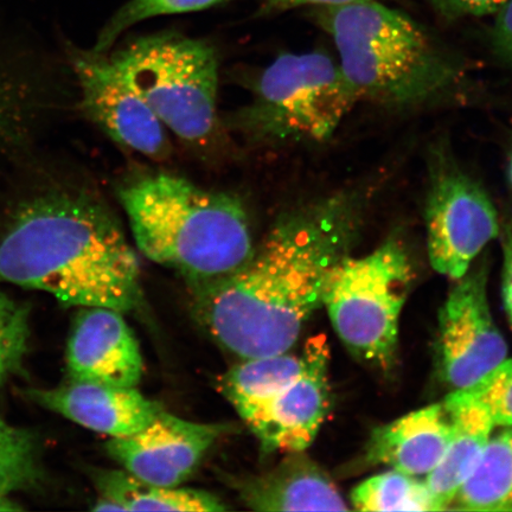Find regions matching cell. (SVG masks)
<instances>
[{
    "mask_svg": "<svg viewBox=\"0 0 512 512\" xmlns=\"http://www.w3.org/2000/svg\"><path fill=\"white\" fill-rule=\"evenodd\" d=\"M15 130L14 107L9 101V96L0 85V144L8 139Z\"/></svg>",
    "mask_w": 512,
    "mask_h": 512,
    "instance_id": "cell-29",
    "label": "cell"
},
{
    "mask_svg": "<svg viewBox=\"0 0 512 512\" xmlns=\"http://www.w3.org/2000/svg\"><path fill=\"white\" fill-rule=\"evenodd\" d=\"M329 363L328 342L319 335L297 354L242 360L221 377L219 389L262 451L304 452L330 411Z\"/></svg>",
    "mask_w": 512,
    "mask_h": 512,
    "instance_id": "cell-5",
    "label": "cell"
},
{
    "mask_svg": "<svg viewBox=\"0 0 512 512\" xmlns=\"http://www.w3.org/2000/svg\"><path fill=\"white\" fill-rule=\"evenodd\" d=\"M23 508L21 505L12 501L10 496L0 494V511H21Z\"/></svg>",
    "mask_w": 512,
    "mask_h": 512,
    "instance_id": "cell-30",
    "label": "cell"
},
{
    "mask_svg": "<svg viewBox=\"0 0 512 512\" xmlns=\"http://www.w3.org/2000/svg\"><path fill=\"white\" fill-rule=\"evenodd\" d=\"M30 310L0 290V386L21 368L28 352Z\"/></svg>",
    "mask_w": 512,
    "mask_h": 512,
    "instance_id": "cell-23",
    "label": "cell"
},
{
    "mask_svg": "<svg viewBox=\"0 0 512 512\" xmlns=\"http://www.w3.org/2000/svg\"><path fill=\"white\" fill-rule=\"evenodd\" d=\"M351 503L360 511H439L425 482L396 470L364 480Z\"/></svg>",
    "mask_w": 512,
    "mask_h": 512,
    "instance_id": "cell-20",
    "label": "cell"
},
{
    "mask_svg": "<svg viewBox=\"0 0 512 512\" xmlns=\"http://www.w3.org/2000/svg\"><path fill=\"white\" fill-rule=\"evenodd\" d=\"M503 298L512 326V217L503 228Z\"/></svg>",
    "mask_w": 512,
    "mask_h": 512,
    "instance_id": "cell-27",
    "label": "cell"
},
{
    "mask_svg": "<svg viewBox=\"0 0 512 512\" xmlns=\"http://www.w3.org/2000/svg\"><path fill=\"white\" fill-rule=\"evenodd\" d=\"M441 8L453 15L484 16L497 14L510 0H437Z\"/></svg>",
    "mask_w": 512,
    "mask_h": 512,
    "instance_id": "cell-26",
    "label": "cell"
},
{
    "mask_svg": "<svg viewBox=\"0 0 512 512\" xmlns=\"http://www.w3.org/2000/svg\"><path fill=\"white\" fill-rule=\"evenodd\" d=\"M227 424H200L163 409L144 430L111 438L107 453L134 477L162 486H181L222 435Z\"/></svg>",
    "mask_w": 512,
    "mask_h": 512,
    "instance_id": "cell-12",
    "label": "cell"
},
{
    "mask_svg": "<svg viewBox=\"0 0 512 512\" xmlns=\"http://www.w3.org/2000/svg\"><path fill=\"white\" fill-rule=\"evenodd\" d=\"M354 2H361V0H261L258 16L275 15L306 5L332 6Z\"/></svg>",
    "mask_w": 512,
    "mask_h": 512,
    "instance_id": "cell-28",
    "label": "cell"
},
{
    "mask_svg": "<svg viewBox=\"0 0 512 512\" xmlns=\"http://www.w3.org/2000/svg\"><path fill=\"white\" fill-rule=\"evenodd\" d=\"M94 511L219 512L228 508L210 492L145 482L125 470L94 469Z\"/></svg>",
    "mask_w": 512,
    "mask_h": 512,
    "instance_id": "cell-18",
    "label": "cell"
},
{
    "mask_svg": "<svg viewBox=\"0 0 512 512\" xmlns=\"http://www.w3.org/2000/svg\"><path fill=\"white\" fill-rule=\"evenodd\" d=\"M451 434L450 407L446 401L435 403L375 428L366 458L408 476H428L443 458Z\"/></svg>",
    "mask_w": 512,
    "mask_h": 512,
    "instance_id": "cell-15",
    "label": "cell"
},
{
    "mask_svg": "<svg viewBox=\"0 0 512 512\" xmlns=\"http://www.w3.org/2000/svg\"><path fill=\"white\" fill-rule=\"evenodd\" d=\"M241 501L255 511H348L347 502L322 467L304 452L288 457L264 475L238 484Z\"/></svg>",
    "mask_w": 512,
    "mask_h": 512,
    "instance_id": "cell-16",
    "label": "cell"
},
{
    "mask_svg": "<svg viewBox=\"0 0 512 512\" xmlns=\"http://www.w3.org/2000/svg\"><path fill=\"white\" fill-rule=\"evenodd\" d=\"M509 177H510V182L512 184V156H511L510 162H509Z\"/></svg>",
    "mask_w": 512,
    "mask_h": 512,
    "instance_id": "cell-31",
    "label": "cell"
},
{
    "mask_svg": "<svg viewBox=\"0 0 512 512\" xmlns=\"http://www.w3.org/2000/svg\"><path fill=\"white\" fill-rule=\"evenodd\" d=\"M251 88V102L233 115L230 126L255 146L326 142L360 102L324 51L279 55Z\"/></svg>",
    "mask_w": 512,
    "mask_h": 512,
    "instance_id": "cell-6",
    "label": "cell"
},
{
    "mask_svg": "<svg viewBox=\"0 0 512 512\" xmlns=\"http://www.w3.org/2000/svg\"><path fill=\"white\" fill-rule=\"evenodd\" d=\"M425 221L428 258L435 271L458 280L501 234L488 192L447 158L435 160Z\"/></svg>",
    "mask_w": 512,
    "mask_h": 512,
    "instance_id": "cell-9",
    "label": "cell"
},
{
    "mask_svg": "<svg viewBox=\"0 0 512 512\" xmlns=\"http://www.w3.org/2000/svg\"><path fill=\"white\" fill-rule=\"evenodd\" d=\"M368 203L343 190L281 213L245 265L192 292L198 322L241 360L290 351L360 238Z\"/></svg>",
    "mask_w": 512,
    "mask_h": 512,
    "instance_id": "cell-1",
    "label": "cell"
},
{
    "mask_svg": "<svg viewBox=\"0 0 512 512\" xmlns=\"http://www.w3.org/2000/svg\"><path fill=\"white\" fill-rule=\"evenodd\" d=\"M313 16L334 38L358 101L411 110L446 99L462 79L418 24L380 0L317 6Z\"/></svg>",
    "mask_w": 512,
    "mask_h": 512,
    "instance_id": "cell-4",
    "label": "cell"
},
{
    "mask_svg": "<svg viewBox=\"0 0 512 512\" xmlns=\"http://www.w3.org/2000/svg\"><path fill=\"white\" fill-rule=\"evenodd\" d=\"M42 479L36 435L9 424L0 414V494L36 489Z\"/></svg>",
    "mask_w": 512,
    "mask_h": 512,
    "instance_id": "cell-21",
    "label": "cell"
},
{
    "mask_svg": "<svg viewBox=\"0 0 512 512\" xmlns=\"http://www.w3.org/2000/svg\"><path fill=\"white\" fill-rule=\"evenodd\" d=\"M118 198L139 251L182 275L192 292L229 277L254 253L251 220L238 196L149 172L121 184Z\"/></svg>",
    "mask_w": 512,
    "mask_h": 512,
    "instance_id": "cell-3",
    "label": "cell"
},
{
    "mask_svg": "<svg viewBox=\"0 0 512 512\" xmlns=\"http://www.w3.org/2000/svg\"><path fill=\"white\" fill-rule=\"evenodd\" d=\"M488 274L484 260L472 265L439 313V375L453 392L472 387L507 360V342L491 315Z\"/></svg>",
    "mask_w": 512,
    "mask_h": 512,
    "instance_id": "cell-10",
    "label": "cell"
},
{
    "mask_svg": "<svg viewBox=\"0 0 512 512\" xmlns=\"http://www.w3.org/2000/svg\"><path fill=\"white\" fill-rule=\"evenodd\" d=\"M69 380L137 388L144 375L139 343L123 312L82 307L67 344Z\"/></svg>",
    "mask_w": 512,
    "mask_h": 512,
    "instance_id": "cell-13",
    "label": "cell"
},
{
    "mask_svg": "<svg viewBox=\"0 0 512 512\" xmlns=\"http://www.w3.org/2000/svg\"><path fill=\"white\" fill-rule=\"evenodd\" d=\"M72 66L83 112L113 142L155 160L170 156L164 125L108 53L74 50Z\"/></svg>",
    "mask_w": 512,
    "mask_h": 512,
    "instance_id": "cell-11",
    "label": "cell"
},
{
    "mask_svg": "<svg viewBox=\"0 0 512 512\" xmlns=\"http://www.w3.org/2000/svg\"><path fill=\"white\" fill-rule=\"evenodd\" d=\"M445 401L452 414L450 443L439 464L425 480L439 511L450 509L454 498L475 471L496 427L488 409L463 392H452Z\"/></svg>",
    "mask_w": 512,
    "mask_h": 512,
    "instance_id": "cell-17",
    "label": "cell"
},
{
    "mask_svg": "<svg viewBox=\"0 0 512 512\" xmlns=\"http://www.w3.org/2000/svg\"><path fill=\"white\" fill-rule=\"evenodd\" d=\"M0 281L80 309L124 313L142 302L138 256L123 229L78 190H50L18 207L0 240Z\"/></svg>",
    "mask_w": 512,
    "mask_h": 512,
    "instance_id": "cell-2",
    "label": "cell"
},
{
    "mask_svg": "<svg viewBox=\"0 0 512 512\" xmlns=\"http://www.w3.org/2000/svg\"><path fill=\"white\" fill-rule=\"evenodd\" d=\"M494 44L498 55L512 68V0L497 12Z\"/></svg>",
    "mask_w": 512,
    "mask_h": 512,
    "instance_id": "cell-25",
    "label": "cell"
},
{
    "mask_svg": "<svg viewBox=\"0 0 512 512\" xmlns=\"http://www.w3.org/2000/svg\"><path fill=\"white\" fill-rule=\"evenodd\" d=\"M232 0H130L102 29L93 50L108 53L121 34L146 19L202 11Z\"/></svg>",
    "mask_w": 512,
    "mask_h": 512,
    "instance_id": "cell-22",
    "label": "cell"
},
{
    "mask_svg": "<svg viewBox=\"0 0 512 512\" xmlns=\"http://www.w3.org/2000/svg\"><path fill=\"white\" fill-rule=\"evenodd\" d=\"M413 278L411 258L399 239H388L361 258L348 255L331 272L323 306L357 360L381 369L392 366Z\"/></svg>",
    "mask_w": 512,
    "mask_h": 512,
    "instance_id": "cell-8",
    "label": "cell"
},
{
    "mask_svg": "<svg viewBox=\"0 0 512 512\" xmlns=\"http://www.w3.org/2000/svg\"><path fill=\"white\" fill-rule=\"evenodd\" d=\"M28 399L94 432L123 438L144 430L163 407L137 388L69 380L51 389H29Z\"/></svg>",
    "mask_w": 512,
    "mask_h": 512,
    "instance_id": "cell-14",
    "label": "cell"
},
{
    "mask_svg": "<svg viewBox=\"0 0 512 512\" xmlns=\"http://www.w3.org/2000/svg\"><path fill=\"white\" fill-rule=\"evenodd\" d=\"M450 509L512 511V426L491 435L475 471Z\"/></svg>",
    "mask_w": 512,
    "mask_h": 512,
    "instance_id": "cell-19",
    "label": "cell"
},
{
    "mask_svg": "<svg viewBox=\"0 0 512 512\" xmlns=\"http://www.w3.org/2000/svg\"><path fill=\"white\" fill-rule=\"evenodd\" d=\"M164 126L208 147L219 133V57L211 44L176 31L137 38L110 55Z\"/></svg>",
    "mask_w": 512,
    "mask_h": 512,
    "instance_id": "cell-7",
    "label": "cell"
},
{
    "mask_svg": "<svg viewBox=\"0 0 512 512\" xmlns=\"http://www.w3.org/2000/svg\"><path fill=\"white\" fill-rule=\"evenodd\" d=\"M463 392L488 409L495 426H512V360H505L497 368Z\"/></svg>",
    "mask_w": 512,
    "mask_h": 512,
    "instance_id": "cell-24",
    "label": "cell"
}]
</instances>
